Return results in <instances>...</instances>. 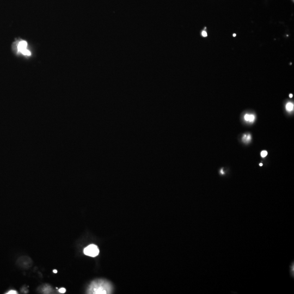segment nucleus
I'll use <instances>...</instances> for the list:
<instances>
[{"label": "nucleus", "instance_id": "nucleus-2", "mask_svg": "<svg viewBox=\"0 0 294 294\" xmlns=\"http://www.w3.org/2000/svg\"><path fill=\"white\" fill-rule=\"evenodd\" d=\"M84 254L87 256L91 257H96L99 254V250L98 246L96 245L91 244L85 248L83 251Z\"/></svg>", "mask_w": 294, "mask_h": 294}, {"label": "nucleus", "instance_id": "nucleus-11", "mask_svg": "<svg viewBox=\"0 0 294 294\" xmlns=\"http://www.w3.org/2000/svg\"><path fill=\"white\" fill-rule=\"evenodd\" d=\"M202 36H203L204 37H207V33L206 32L204 31L202 32Z\"/></svg>", "mask_w": 294, "mask_h": 294}, {"label": "nucleus", "instance_id": "nucleus-7", "mask_svg": "<svg viewBox=\"0 0 294 294\" xmlns=\"http://www.w3.org/2000/svg\"><path fill=\"white\" fill-rule=\"evenodd\" d=\"M267 152L266 151H263V152L261 153V156L263 158H265V156H267Z\"/></svg>", "mask_w": 294, "mask_h": 294}, {"label": "nucleus", "instance_id": "nucleus-1", "mask_svg": "<svg viewBox=\"0 0 294 294\" xmlns=\"http://www.w3.org/2000/svg\"><path fill=\"white\" fill-rule=\"evenodd\" d=\"M113 287L109 282L104 279H97L91 282L87 293L93 294H111Z\"/></svg>", "mask_w": 294, "mask_h": 294}, {"label": "nucleus", "instance_id": "nucleus-8", "mask_svg": "<svg viewBox=\"0 0 294 294\" xmlns=\"http://www.w3.org/2000/svg\"><path fill=\"white\" fill-rule=\"evenodd\" d=\"M6 294H18V292L16 290H10L9 292H7Z\"/></svg>", "mask_w": 294, "mask_h": 294}, {"label": "nucleus", "instance_id": "nucleus-3", "mask_svg": "<svg viewBox=\"0 0 294 294\" xmlns=\"http://www.w3.org/2000/svg\"><path fill=\"white\" fill-rule=\"evenodd\" d=\"M27 42L26 41L22 40L19 42L18 45V51L20 52L24 55H26V56H30L31 55V52L29 50L27 49Z\"/></svg>", "mask_w": 294, "mask_h": 294}, {"label": "nucleus", "instance_id": "nucleus-15", "mask_svg": "<svg viewBox=\"0 0 294 294\" xmlns=\"http://www.w3.org/2000/svg\"><path fill=\"white\" fill-rule=\"evenodd\" d=\"M233 36H234V37L236 36V34H233Z\"/></svg>", "mask_w": 294, "mask_h": 294}, {"label": "nucleus", "instance_id": "nucleus-4", "mask_svg": "<svg viewBox=\"0 0 294 294\" xmlns=\"http://www.w3.org/2000/svg\"><path fill=\"white\" fill-rule=\"evenodd\" d=\"M245 120L248 121V122H253L254 120V116L252 114H246L244 117Z\"/></svg>", "mask_w": 294, "mask_h": 294}, {"label": "nucleus", "instance_id": "nucleus-5", "mask_svg": "<svg viewBox=\"0 0 294 294\" xmlns=\"http://www.w3.org/2000/svg\"><path fill=\"white\" fill-rule=\"evenodd\" d=\"M290 274H291V276L292 278L294 277V263L292 262L291 264V265L290 266Z\"/></svg>", "mask_w": 294, "mask_h": 294}, {"label": "nucleus", "instance_id": "nucleus-14", "mask_svg": "<svg viewBox=\"0 0 294 294\" xmlns=\"http://www.w3.org/2000/svg\"><path fill=\"white\" fill-rule=\"evenodd\" d=\"M260 165L261 166H263V163H260V165Z\"/></svg>", "mask_w": 294, "mask_h": 294}, {"label": "nucleus", "instance_id": "nucleus-9", "mask_svg": "<svg viewBox=\"0 0 294 294\" xmlns=\"http://www.w3.org/2000/svg\"><path fill=\"white\" fill-rule=\"evenodd\" d=\"M65 292H66V290H65V289L64 288V287H62V288H60V289L59 290H58V292H60V293H62V294L65 293Z\"/></svg>", "mask_w": 294, "mask_h": 294}, {"label": "nucleus", "instance_id": "nucleus-12", "mask_svg": "<svg viewBox=\"0 0 294 294\" xmlns=\"http://www.w3.org/2000/svg\"><path fill=\"white\" fill-rule=\"evenodd\" d=\"M53 272H54V273H56H56L57 272V271L56 270H53Z\"/></svg>", "mask_w": 294, "mask_h": 294}, {"label": "nucleus", "instance_id": "nucleus-13", "mask_svg": "<svg viewBox=\"0 0 294 294\" xmlns=\"http://www.w3.org/2000/svg\"><path fill=\"white\" fill-rule=\"evenodd\" d=\"M289 96L290 97V98H292V94H290Z\"/></svg>", "mask_w": 294, "mask_h": 294}, {"label": "nucleus", "instance_id": "nucleus-10", "mask_svg": "<svg viewBox=\"0 0 294 294\" xmlns=\"http://www.w3.org/2000/svg\"><path fill=\"white\" fill-rule=\"evenodd\" d=\"M243 138H246V141H248V140H250V139H251V136H250V135H248V136L246 137V136H245V135L244 137H243Z\"/></svg>", "mask_w": 294, "mask_h": 294}, {"label": "nucleus", "instance_id": "nucleus-6", "mask_svg": "<svg viewBox=\"0 0 294 294\" xmlns=\"http://www.w3.org/2000/svg\"><path fill=\"white\" fill-rule=\"evenodd\" d=\"M286 109L288 111H292L294 109V105L291 103H287L286 106Z\"/></svg>", "mask_w": 294, "mask_h": 294}]
</instances>
